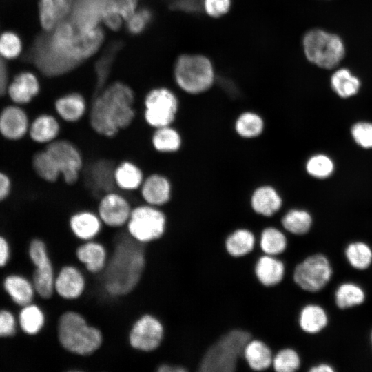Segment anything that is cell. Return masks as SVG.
I'll return each instance as SVG.
<instances>
[{
  "label": "cell",
  "instance_id": "cell-51",
  "mask_svg": "<svg viewBox=\"0 0 372 372\" xmlns=\"http://www.w3.org/2000/svg\"><path fill=\"white\" fill-rule=\"evenodd\" d=\"M159 372H187L189 370L183 365L176 363H164L158 366Z\"/></svg>",
  "mask_w": 372,
  "mask_h": 372
},
{
  "label": "cell",
  "instance_id": "cell-32",
  "mask_svg": "<svg viewBox=\"0 0 372 372\" xmlns=\"http://www.w3.org/2000/svg\"><path fill=\"white\" fill-rule=\"evenodd\" d=\"M366 298V292L362 286L351 281L340 284L334 292L335 304L342 310L362 305Z\"/></svg>",
  "mask_w": 372,
  "mask_h": 372
},
{
  "label": "cell",
  "instance_id": "cell-29",
  "mask_svg": "<svg viewBox=\"0 0 372 372\" xmlns=\"http://www.w3.org/2000/svg\"><path fill=\"white\" fill-rule=\"evenodd\" d=\"M150 145L157 153L174 154L178 152L183 144L179 131L173 125L153 129L149 138Z\"/></svg>",
  "mask_w": 372,
  "mask_h": 372
},
{
  "label": "cell",
  "instance_id": "cell-35",
  "mask_svg": "<svg viewBox=\"0 0 372 372\" xmlns=\"http://www.w3.org/2000/svg\"><path fill=\"white\" fill-rule=\"evenodd\" d=\"M4 288L12 300L19 305H28L33 298L34 287L22 276H8L4 281Z\"/></svg>",
  "mask_w": 372,
  "mask_h": 372
},
{
  "label": "cell",
  "instance_id": "cell-6",
  "mask_svg": "<svg viewBox=\"0 0 372 372\" xmlns=\"http://www.w3.org/2000/svg\"><path fill=\"white\" fill-rule=\"evenodd\" d=\"M302 49L310 63L324 69L338 65L345 53L344 43L339 36L318 28L311 29L304 34Z\"/></svg>",
  "mask_w": 372,
  "mask_h": 372
},
{
  "label": "cell",
  "instance_id": "cell-39",
  "mask_svg": "<svg viewBox=\"0 0 372 372\" xmlns=\"http://www.w3.org/2000/svg\"><path fill=\"white\" fill-rule=\"evenodd\" d=\"M19 322L23 331L30 335L39 333L45 322L42 310L34 304L24 306L19 314Z\"/></svg>",
  "mask_w": 372,
  "mask_h": 372
},
{
  "label": "cell",
  "instance_id": "cell-22",
  "mask_svg": "<svg viewBox=\"0 0 372 372\" xmlns=\"http://www.w3.org/2000/svg\"><path fill=\"white\" fill-rule=\"evenodd\" d=\"M329 317L327 310L316 302L301 306L297 314V325L300 331L313 335L322 332L328 326Z\"/></svg>",
  "mask_w": 372,
  "mask_h": 372
},
{
  "label": "cell",
  "instance_id": "cell-21",
  "mask_svg": "<svg viewBox=\"0 0 372 372\" xmlns=\"http://www.w3.org/2000/svg\"><path fill=\"white\" fill-rule=\"evenodd\" d=\"M145 177L143 168L132 159L124 158L115 165L114 170L115 188L125 194L138 192Z\"/></svg>",
  "mask_w": 372,
  "mask_h": 372
},
{
  "label": "cell",
  "instance_id": "cell-44",
  "mask_svg": "<svg viewBox=\"0 0 372 372\" xmlns=\"http://www.w3.org/2000/svg\"><path fill=\"white\" fill-rule=\"evenodd\" d=\"M100 17L104 23L112 30H118L123 19L120 14L114 0H105L100 10Z\"/></svg>",
  "mask_w": 372,
  "mask_h": 372
},
{
  "label": "cell",
  "instance_id": "cell-45",
  "mask_svg": "<svg viewBox=\"0 0 372 372\" xmlns=\"http://www.w3.org/2000/svg\"><path fill=\"white\" fill-rule=\"evenodd\" d=\"M351 133L355 142L366 149L372 148V123L358 122L353 125Z\"/></svg>",
  "mask_w": 372,
  "mask_h": 372
},
{
  "label": "cell",
  "instance_id": "cell-14",
  "mask_svg": "<svg viewBox=\"0 0 372 372\" xmlns=\"http://www.w3.org/2000/svg\"><path fill=\"white\" fill-rule=\"evenodd\" d=\"M165 335V328L157 318L145 314L133 324L129 334L131 347L142 351H152L161 344Z\"/></svg>",
  "mask_w": 372,
  "mask_h": 372
},
{
  "label": "cell",
  "instance_id": "cell-4",
  "mask_svg": "<svg viewBox=\"0 0 372 372\" xmlns=\"http://www.w3.org/2000/svg\"><path fill=\"white\" fill-rule=\"evenodd\" d=\"M57 333L61 345L69 352L79 355L92 354L103 342L101 331L89 325L80 313L72 311L60 316Z\"/></svg>",
  "mask_w": 372,
  "mask_h": 372
},
{
  "label": "cell",
  "instance_id": "cell-2",
  "mask_svg": "<svg viewBox=\"0 0 372 372\" xmlns=\"http://www.w3.org/2000/svg\"><path fill=\"white\" fill-rule=\"evenodd\" d=\"M143 245L128 234L117 239L103 269L104 287L110 295H126L138 285L146 262Z\"/></svg>",
  "mask_w": 372,
  "mask_h": 372
},
{
  "label": "cell",
  "instance_id": "cell-1",
  "mask_svg": "<svg viewBox=\"0 0 372 372\" xmlns=\"http://www.w3.org/2000/svg\"><path fill=\"white\" fill-rule=\"evenodd\" d=\"M133 89L114 81L96 92L87 116L90 130L100 137L113 139L130 128L136 118Z\"/></svg>",
  "mask_w": 372,
  "mask_h": 372
},
{
  "label": "cell",
  "instance_id": "cell-3",
  "mask_svg": "<svg viewBox=\"0 0 372 372\" xmlns=\"http://www.w3.org/2000/svg\"><path fill=\"white\" fill-rule=\"evenodd\" d=\"M253 338L247 330L229 329L213 341L203 353L197 371L234 372L249 370L242 357L244 348Z\"/></svg>",
  "mask_w": 372,
  "mask_h": 372
},
{
  "label": "cell",
  "instance_id": "cell-7",
  "mask_svg": "<svg viewBox=\"0 0 372 372\" xmlns=\"http://www.w3.org/2000/svg\"><path fill=\"white\" fill-rule=\"evenodd\" d=\"M333 269L329 258L322 253L310 254L293 266L290 280L301 291L316 293L330 282Z\"/></svg>",
  "mask_w": 372,
  "mask_h": 372
},
{
  "label": "cell",
  "instance_id": "cell-37",
  "mask_svg": "<svg viewBox=\"0 0 372 372\" xmlns=\"http://www.w3.org/2000/svg\"><path fill=\"white\" fill-rule=\"evenodd\" d=\"M265 128L262 117L252 111L242 112L236 118L234 130L236 134L243 138H254L259 136Z\"/></svg>",
  "mask_w": 372,
  "mask_h": 372
},
{
  "label": "cell",
  "instance_id": "cell-31",
  "mask_svg": "<svg viewBox=\"0 0 372 372\" xmlns=\"http://www.w3.org/2000/svg\"><path fill=\"white\" fill-rule=\"evenodd\" d=\"M280 227L293 236L307 234L313 225L311 214L303 209L293 208L286 211L280 220Z\"/></svg>",
  "mask_w": 372,
  "mask_h": 372
},
{
  "label": "cell",
  "instance_id": "cell-25",
  "mask_svg": "<svg viewBox=\"0 0 372 372\" xmlns=\"http://www.w3.org/2000/svg\"><path fill=\"white\" fill-rule=\"evenodd\" d=\"M274 351L265 340L252 338L243 350V360L249 370L265 371L271 370Z\"/></svg>",
  "mask_w": 372,
  "mask_h": 372
},
{
  "label": "cell",
  "instance_id": "cell-15",
  "mask_svg": "<svg viewBox=\"0 0 372 372\" xmlns=\"http://www.w3.org/2000/svg\"><path fill=\"white\" fill-rule=\"evenodd\" d=\"M138 192L143 203L162 207L171 200L172 185L166 175L154 172L145 175Z\"/></svg>",
  "mask_w": 372,
  "mask_h": 372
},
{
  "label": "cell",
  "instance_id": "cell-16",
  "mask_svg": "<svg viewBox=\"0 0 372 372\" xmlns=\"http://www.w3.org/2000/svg\"><path fill=\"white\" fill-rule=\"evenodd\" d=\"M89 107L84 95L76 91L64 93L54 101L55 114L67 124H77L87 118Z\"/></svg>",
  "mask_w": 372,
  "mask_h": 372
},
{
  "label": "cell",
  "instance_id": "cell-5",
  "mask_svg": "<svg viewBox=\"0 0 372 372\" xmlns=\"http://www.w3.org/2000/svg\"><path fill=\"white\" fill-rule=\"evenodd\" d=\"M174 79L184 92L198 95L208 91L215 81L212 61L202 54H183L174 65Z\"/></svg>",
  "mask_w": 372,
  "mask_h": 372
},
{
  "label": "cell",
  "instance_id": "cell-46",
  "mask_svg": "<svg viewBox=\"0 0 372 372\" xmlns=\"http://www.w3.org/2000/svg\"><path fill=\"white\" fill-rule=\"evenodd\" d=\"M203 10L211 18L218 19L227 14L231 6V0H203Z\"/></svg>",
  "mask_w": 372,
  "mask_h": 372
},
{
  "label": "cell",
  "instance_id": "cell-41",
  "mask_svg": "<svg viewBox=\"0 0 372 372\" xmlns=\"http://www.w3.org/2000/svg\"><path fill=\"white\" fill-rule=\"evenodd\" d=\"M307 172L316 178H326L333 172L334 164L327 156L318 154L311 156L306 163Z\"/></svg>",
  "mask_w": 372,
  "mask_h": 372
},
{
  "label": "cell",
  "instance_id": "cell-40",
  "mask_svg": "<svg viewBox=\"0 0 372 372\" xmlns=\"http://www.w3.org/2000/svg\"><path fill=\"white\" fill-rule=\"evenodd\" d=\"M23 48V41L16 32L6 30L0 34V58L14 60L21 56Z\"/></svg>",
  "mask_w": 372,
  "mask_h": 372
},
{
  "label": "cell",
  "instance_id": "cell-27",
  "mask_svg": "<svg viewBox=\"0 0 372 372\" xmlns=\"http://www.w3.org/2000/svg\"><path fill=\"white\" fill-rule=\"evenodd\" d=\"M103 223L96 211L85 209L74 212L69 218V227L79 239L88 241L101 231Z\"/></svg>",
  "mask_w": 372,
  "mask_h": 372
},
{
  "label": "cell",
  "instance_id": "cell-10",
  "mask_svg": "<svg viewBox=\"0 0 372 372\" xmlns=\"http://www.w3.org/2000/svg\"><path fill=\"white\" fill-rule=\"evenodd\" d=\"M45 149L55 161L61 179L68 186L75 185L81 178L85 160L80 147L72 140L59 138Z\"/></svg>",
  "mask_w": 372,
  "mask_h": 372
},
{
  "label": "cell",
  "instance_id": "cell-38",
  "mask_svg": "<svg viewBox=\"0 0 372 372\" xmlns=\"http://www.w3.org/2000/svg\"><path fill=\"white\" fill-rule=\"evenodd\" d=\"M333 90L340 97H351L357 94L360 87L359 79L346 69L336 70L331 78Z\"/></svg>",
  "mask_w": 372,
  "mask_h": 372
},
{
  "label": "cell",
  "instance_id": "cell-8",
  "mask_svg": "<svg viewBox=\"0 0 372 372\" xmlns=\"http://www.w3.org/2000/svg\"><path fill=\"white\" fill-rule=\"evenodd\" d=\"M179 100L169 88L158 86L144 96L142 117L151 129L173 125L179 110Z\"/></svg>",
  "mask_w": 372,
  "mask_h": 372
},
{
  "label": "cell",
  "instance_id": "cell-50",
  "mask_svg": "<svg viewBox=\"0 0 372 372\" xmlns=\"http://www.w3.org/2000/svg\"><path fill=\"white\" fill-rule=\"evenodd\" d=\"M59 21H61L70 13L73 0H54Z\"/></svg>",
  "mask_w": 372,
  "mask_h": 372
},
{
  "label": "cell",
  "instance_id": "cell-54",
  "mask_svg": "<svg viewBox=\"0 0 372 372\" xmlns=\"http://www.w3.org/2000/svg\"><path fill=\"white\" fill-rule=\"evenodd\" d=\"M370 341H371V344L372 346V330H371V333H370Z\"/></svg>",
  "mask_w": 372,
  "mask_h": 372
},
{
  "label": "cell",
  "instance_id": "cell-52",
  "mask_svg": "<svg viewBox=\"0 0 372 372\" xmlns=\"http://www.w3.org/2000/svg\"><path fill=\"white\" fill-rule=\"evenodd\" d=\"M10 256L9 245L6 240L0 236V267L4 266Z\"/></svg>",
  "mask_w": 372,
  "mask_h": 372
},
{
  "label": "cell",
  "instance_id": "cell-42",
  "mask_svg": "<svg viewBox=\"0 0 372 372\" xmlns=\"http://www.w3.org/2000/svg\"><path fill=\"white\" fill-rule=\"evenodd\" d=\"M39 21L41 28L52 32L60 22L54 0H39Z\"/></svg>",
  "mask_w": 372,
  "mask_h": 372
},
{
  "label": "cell",
  "instance_id": "cell-11",
  "mask_svg": "<svg viewBox=\"0 0 372 372\" xmlns=\"http://www.w3.org/2000/svg\"><path fill=\"white\" fill-rule=\"evenodd\" d=\"M116 162L111 158L100 156L85 162L81 180L91 196L97 200L103 194L115 189L114 170Z\"/></svg>",
  "mask_w": 372,
  "mask_h": 372
},
{
  "label": "cell",
  "instance_id": "cell-36",
  "mask_svg": "<svg viewBox=\"0 0 372 372\" xmlns=\"http://www.w3.org/2000/svg\"><path fill=\"white\" fill-rule=\"evenodd\" d=\"M300 352L293 347L285 346L274 352L271 370L276 372H295L302 366Z\"/></svg>",
  "mask_w": 372,
  "mask_h": 372
},
{
  "label": "cell",
  "instance_id": "cell-17",
  "mask_svg": "<svg viewBox=\"0 0 372 372\" xmlns=\"http://www.w3.org/2000/svg\"><path fill=\"white\" fill-rule=\"evenodd\" d=\"M287 266L279 256L260 254L254 265V274L258 282L265 288L280 285L287 276Z\"/></svg>",
  "mask_w": 372,
  "mask_h": 372
},
{
  "label": "cell",
  "instance_id": "cell-24",
  "mask_svg": "<svg viewBox=\"0 0 372 372\" xmlns=\"http://www.w3.org/2000/svg\"><path fill=\"white\" fill-rule=\"evenodd\" d=\"M282 204L280 193L269 185L256 187L251 196L250 205L252 211L263 218H271L276 215L281 209Z\"/></svg>",
  "mask_w": 372,
  "mask_h": 372
},
{
  "label": "cell",
  "instance_id": "cell-19",
  "mask_svg": "<svg viewBox=\"0 0 372 372\" xmlns=\"http://www.w3.org/2000/svg\"><path fill=\"white\" fill-rule=\"evenodd\" d=\"M10 100L21 105L30 103L41 92V83L32 72L24 70L17 74L7 86Z\"/></svg>",
  "mask_w": 372,
  "mask_h": 372
},
{
  "label": "cell",
  "instance_id": "cell-23",
  "mask_svg": "<svg viewBox=\"0 0 372 372\" xmlns=\"http://www.w3.org/2000/svg\"><path fill=\"white\" fill-rule=\"evenodd\" d=\"M61 121L56 114L41 113L30 123L28 134L31 140L45 146L60 138Z\"/></svg>",
  "mask_w": 372,
  "mask_h": 372
},
{
  "label": "cell",
  "instance_id": "cell-28",
  "mask_svg": "<svg viewBox=\"0 0 372 372\" xmlns=\"http://www.w3.org/2000/svg\"><path fill=\"white\" fill-rule=\"evenodd\" d=\"M289 242V235L280 227L268 225L259 232L257 247L261 254L280 257L288 249Z\"/></svg>",
  "mask_w": 372,
  "mask_h": 372
},
{
  "label": "cell",
  "instance_id": "cell-18",
  "mask_svg": "<svg viewBox=\"0 0 372 372\" xmlns=\"http://www.w3.org/2000/svg\"><path fill=\"white\" fill-rule=\"evenodd\" d=\"M30 120L19 105L5 107L0 112V134L9 141H19L28 134Z\"/></svg>",
  "mask_w": 372,
  "mask_h": 372
},
{
  "label": "cell",
  "instance_id": "cell-13",
  "mask_svg": "<svg viewBox=\"0 0 372 372\" xmlns=\"http://www.w3.org/2000/svg\"><path fill=\"white\" fill-rule=\"evenodd\" d=\"M29 255L36 269L33 275V286L40 296L49 298L54 290L53 267L45 243L34 239L30 245Z\"/></svg>",
  "mask_w": 372,
  "mask_h": 372
},
{
  "label": "cell",
  "instance_id": "cell-30",
  "mask_svg": "<svg viewBox=\"0 0 372 372\" xmlns=\"http://www.w3.org/2000/svg\"><path fill=\"white\" fill-rule=\"evenodd\" d=\"M78 260L91 273L103 271L107 264V253L103 245L91 240L79 246L76 251Z\"/></svg>",
  "mask_w": 372,
  "mask_h": 372
},
{
  "label": "cell",
  "instance_id": "cell-34",
  "mask_svg": "<svg viewBox=\"0 0 372 372\" xmlns=\"http://www.w3.org/2000/svg\"><path fill=\"white\" fill-rule=\"evenodd\" d=\"M32 165L35 174L46 183H55L61 179V173L55 161L45 148L34 154Z\"/></svg>",
  "mask_w": 372,
  "mask_h": 372
},
{
  "label": "cell",
  "instance_id": "cell-43",
  "mask_svg": "<svg viewBox=\"0 0 372 372\" xmlns=\"http://www.w3.org/2000/svg\"><path fill=\"white\" fill-rule=\"evenodd\" d=\"M153 19L150 8H141L136 10L127 20L126 28L132 35H139L146 30Z\"/></svg>",
  "mask_w": 372,
  "mask_h": 372
},
{
  "label": "cell",
  "instance_id": "cell-33",
  "mask_svg": "<svg viewBox=\"0 0 372 372\" xmlns=\"http://www.w3.org/2000/svg\"><path fill=\"white\" fill-rule=\"evenodd\" d=\"M344 253L349 265L356 270H366L372 265V247L366 242H351L345 247Z\"/></svg>",
  "mask_w": 372,
  "mask_h": 372
},
{
  "label": "cell",
  "instance_id": "cell-47",
  "mask_svg": "<svg viewBox=\"0 0 372 372\" xmlns=\"http://www.w3.org/2000/svg\"><path fill=\"white\" fill-rule=\"evenodd\" d=\"M16 322L13 315L8 311H0V337H6L14 333Z\"/></svg>",
  "mask_w": 372,
  "mask_h": 372
},
{
  "label": "cell",
  "instance_id": "cell-26",
  "mask_svg": "<svg viewBox=\"0 0 372 372\" xmlns=\"http://www.w3.org/2000/svg\"><path fill=\"white\" fill-rule=\"evenodd\" d=\"M85 286L82 273L75 267H63L54 280V291L63 298L74 300L83 293Z\"/></svg>",
  "mask_w": 372,
  "mask_h": 372
},
{
  "label": "cell",
  "instance_id": "cell-49",
  "mask_svg": "<svg viewBox=\"0 0 372 372\" xmlns=\"http://www.w3.org/2000/svg\"><path fill=\"white\" fill-rule=\"evenodd\" d=\"M12 190V181L6 173L0 171V202L6 199Z\"/></svg>",
  "mask_w": 372,
  "mask_h": 372
},
{
  "label": "cell",
  "instance_id": "cell-53",
  "mask_svg": "<svg viewBox=\"0 0 372 372\" xmlns=\"http://www.w3.org/2000/svg\"><path fill=\"white\" fill-rule=\"evenodd\" d=\"M309 372H333L334 367L326 362H319L311 365L308 369Z\"/></svg>",
  "mask_w": 372,
  "mask_h": 372
},
{
  "label": "cell",
  "instance_id": "cell-12",
  "mask_svg": "<svg viewBox=\"0 0 372 372\" xmlns=\"http://www.w3.org/2000/svg\"><path fill=\"white\" fill-rule=\"evenodd\" d=\"M96 201V211L103 224L116 228L126 225L133 207L125 193L115 189L103 194Z\"/></svg>",
  "mask_w": 372,
  "mask_h": 372
},
{
  "label": "cell",
  "instance_id": "cell-48",
  "mask_svg": "<svg viewBox=\"0 0 372 372\" xmlns=\"http://www.w3.org/2000/svg\"><path fill=\"white\" fill-rule=\"evenodd\" d=\"M123 20H127L136 11L137 0H114Z\"/></svg>",
  "mask_w": 372,
  "mask_h": 372
},
{
  "label": "cell",
  "instance_id": "cell-9",
  "mask_svg": "<svg viewBox=\"0 0 372 372\" xmlns=\"http://www.w3.org/2000/svg\"><path fill=\"white\" fill-rule=\"evenodd\" d=\"M127 234L143 244L160 239L167 227V218L161 207L144 203L133 207L126 224Z\"/></svg>",
  "mask_w": 372,
  "mask_h": 372
},
{
  "label": "cell",
  "instance_id": "cell-20",
  "mask_svg": "<svg viewBox=\"0 0 372 372\" xmlns=\"http://www.w3.org/2000/svg\"><path fill=\"white\" fill-rule=\"evenodd\" d=\"M257 245L258 236L255 231L244 226L232 229L224 240L225 251L230 257L236 259L245 258L259 251Z\"/></svg>",
  "mask_w": 372,
  "mask_h": 372
}]
</instances>
